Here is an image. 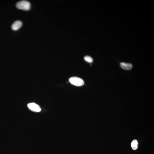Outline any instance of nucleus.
Returning a JSON list of instances; mask_svg holds the SVG:
<instances>
[{
  "mask_svg": "<svg viewBox=\"0 0 154 154\" xmlns=\"http://www.w3.org/2000/svg\"><path fill=\"white\" fill-rule=\"evenodd\" d=\"M16 7L20 10L28 11L30 9L31 4L28 1L22 0L17 2L16 4Z\"/></svg>",
  "mask_w": 154,
  "mask_h": 154,
  "instance_id": "obj_1",
  "label": "nucleus"
},
{
  "mask_svg": "<svg viewBox=\"0 0 154 154\" xmlns=\"http://www.w3.org/2000/svg\"><path fill=\"white\" fill-rule=\"evenodd\" d=\"M71 84L77 86H81L84 84V82L82 79L77 77H72L69 79Z\"/></svg>",
  "mask_w": 154,
  "mask_h": 154,
  "instance_id": "obj_2",
  "label": "nucleus"
},
{
  "mask_svg": "<svg viewBox=\"0 0 154 154\" xmlns=\"http://www.w3.org/2000/svg\"><path fill=\"white\" fill-rule=\"evenodd\" d=\"M29 109L32 111L38 112L41 111V108L39 106L34 103H29L28 104Z\"/></svg>",
  "mask_w": 154,
  "mask_h": 154,
  "instance_id": "obj_3",
  "label": "nucleus"
},
{
  "mask_svg": "<svg viewBox=\"0 0 154 154\" xmlns=\"http://www.w3.org/2000/svg\"><path fill=\"white\" fill-rule=\"evenodd\" d=\"M22 23L21 21L17 20L15 21L12 25V28L14 31L18 30L22 26Z\"/></svg>",
  "mask_w": 154,
  "mask_h": 154,
  "instance_id": "obj_4",
  "label": "nucleus"
},
{
  "mask_svg": "<svg viewBox=\"0 0 154 154\" xmlns=\"http://www.w3.org/2000/svg\"><path fill=\"white\" fill-rule=\"evenodd\" d=\"M120 66L123 69L126 70H130L132 69V64L124 63H120Z\"/></svg>",
  "mask_w": 154,
  "mask_h": 154,
  "instance_id": "obj_5",
  "label": "nucleus"
},
{
  "mask_svg": "<svg viewBox=\"0 0 154 154\" xmlns=\"http://www.w3.org/2000/svg\"><path fill=\"white\" fill-rule=\"evenodd\" d=\"M138 143L137 141L136 140H134L131 143V147L134 150H136L138 148Z\"/></svg>",
  "mask_w": 154,
  "mask_h": 154,
  "instance_id": "obj_6",
  "label": "nucleus"
},
{
  "mask_svg": "<svg viewBox=\"0 0 154 154\" xmlns=\"http://www.w3.org/2000/svg\"><path fill=\"white\" fill-rule=\"evenodd\" d=\"M84 59L88 63H92L93 62V60L91 57L90 56H87L84 57Z\"/></svg>",
  "mask_w": 154,
  "mask_h": 154,
  "instance_id": "obj_7",
  "label": "nucleus"
}]
</instances>
